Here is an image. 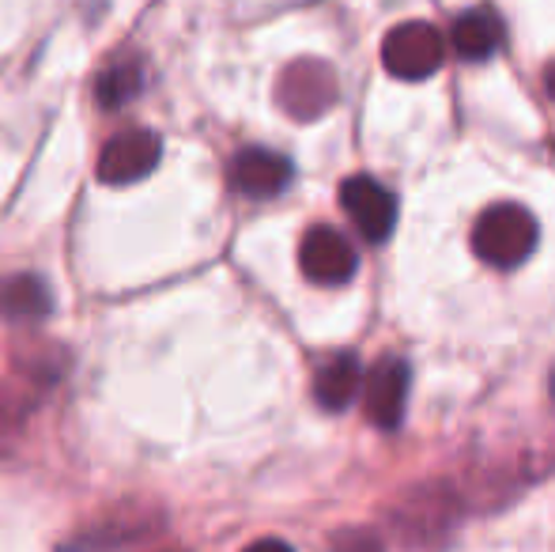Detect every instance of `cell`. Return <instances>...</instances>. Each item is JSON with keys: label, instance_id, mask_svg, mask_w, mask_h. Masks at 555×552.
Listing matches in <instances>:
<instances>
[{"label": "cell", "instance_id": "cell-1", "mask_svg": "<svg viewBox=\"0 0 555 552\" xmlns=\"http://www.w3.org/2000/svg\"><path fill=\"white\" fill-rule=\"evenodd\" d=\"M537 243H541V228H537L533 213L514 205V201H499V205L483 208L473 228L476 258L491 269H503V273L526 266Z\"/></svg>", "mask_w": 555, "mask_h": 552}, {"label": "cell", "instance_id": "cell-2", "mask_svg": "<svg viewBox=\"0 0 555 552\" xmlns=\"http://www.w3.org/2000/svg\"><path fill=\"white\" fill-rule=\"evenodd\" d=\"M336 95H340V84H336L333 65L318 57H302L280 73L276 84V103L287 118L295 121H318L322 114L333 111Z\"/></svg>", "mask_w": 555, "mask_h": 552}, {"label": "cell", "instance_id": "cell-3", "mask_svg": "<svg viewBox=\"0 0 555 552\" xmlns=\"http://www.w3.org/2000/svg\"><path fill=\"white\" fill-rule=\"evenodd\" d=\"M446 61V38L439 27L424 20H409L401 27H393L382 42V65L397 80H427L431 73H439Z\"/></svg>", "mask_w": 555, "mask_h": 552}, {"label": "cell", "instance_id": "cell-4", "mask_svg": "<svg viewBox=\"0 0 555 552\" xmlns=\"http://www.w3.org/2000/svg\"><path fill=\"white\" fill-rule=\"evenodd\" d=\"M340 205L366 243H386L397 228V197L371 175H351L340 185Z\"/></svg>", "mask_w": 555, "mask_h": 552}, {"label": "cell", "instance_id": "cell-5", "mask_svg": "<svg viewBox=\"0 0 555 552\" xmlns=\"http://www.w3.org/2000/svg\"><path fill=\"white\" fill-rule=\"evenodd\" d=\"M299 269L310 284L336 287V284H348V280L356 277L359 254L336 228L318 223V228H310L299 243Z\"/></svg>", "mask_w": 555, "mask_h": 552}, {"label": "cell", "instance_id": "cell-6", "mask_svg": "<svg viewBox=\"0 0 555 552\" xmlns=\"http://www.w3.org/2000/svg\"><path fill=\"white\" fill-rule=\"evenodd\" d=\"M159 155L163 140L152 129H125L106 140L103 155H99V178L106 185H132L159 167Z\"/></svg>", "mask_w": 555, "mask_h": 552}, {"label": "cell", "instance_id": "cell-7", "mask_svg": "<svg viewBox=\"0 0 555 552\" xmlns=\"http://www.w3.org/2000/svg\"><path fill=\"white\" fill-rule=\"evenodd\" d=\"M295 178V167L287 155L272 152V147H261V144H249L242 147L238 155L231 159V185L234 193L249 201H272L292 185Z\"/></svg>", "mask_w": 555, "mask_h": 552}, {"label": "cell", "instance_id": "cell-8", "mask_svg": "<svg viewBox=\"0 0 555 552\" xmlns=\"http://www.w3.org/2000/svg\"><path fill=\"white\" fill-rule=\"evenodd\" d=\"M409 386L412 371L401 356H386L371 368L366 378V420H371L378 432H397L404 420V406H409Z\"/></svg>", "mask_w": 555, "mask_h": 552}, {"label": "cell", "instance_id": "cell-9", "mask_svg": "<svg viewBox=\"0 0 555 552\" xmlns=\"http://www.w3.org/2000/svg\"><path fill=\"white\" fill-rule=\"evenodd\" d=\"M503 20H499L491 8H468L453 20V30H450V46L457 50L461 61H491L499 50H503Z\"/></svg>", "mask_w": 555, "mask_h": 552}, {"label": "cell", "instance_id": "cell-10", "mask_svg": "<svg viewBox=\"0 0 555 552\" xmlns=\"http://www.w3.org/2000/svg\"><path fill=\"white\" fill-rule=\"evenodd\" d=\"M53 310V295L42 277L20 273L0 280V318L12 325H35Z\"/></svg>", "mask_w": 555, "mask_h": 552}, {"label": "cell", "instance_id": "cell-11", "mask_svg": "<svg viewBox=\"0 0 555 552\" xmlns=\"http://www.w3.org/2000/svg\"><path fill=\"white\" fill-rule=\"evenodd\" d=\"M359 386H363V363L351 352H336L318 368L314 375V401L325 413H344L356 401Z\"/></svg>", "mask_w": 555, "mask_h": 552}, {"label": "cell", "instance_id": "cell-12", "mask_svg": "<svg viewBox=\"0 0 555 552\" xmlns=\"http://www.w3.org/2000/svg\"><path fill=\"white\" fill-rule=\"evenodd\" d=\"M450 518V500L442 492H409V500L397 503V530L416 541H435V530H446Z\"/></svg>", "mask_w": 555, "mask_h": 552}, {"label": "cell", "instance_id": "cell-13", "mask_svg": "<svg viewBox=\"0 0 555 552\" xmlns=\"http://www.w3.org/2000/svg\"><path fill=\"white\" fill-rule=\"evenodd\" d=\"M140 91H144V65H140L137 57L114 61L95 84V99L103 111H121V106L132 103Z\"/></svg>", "mask_w": 555, "mask_h": 552}, {"label": "cell", "instance_id": "cell-14", "mask_svg": "<svg viewBox=\"0 0 555 552\" xmlns=\"http://www.w3.org/2000/svg\"><path fill=\"white\" fill-rule=\"evenodd\" d=\"M20 427H23V401L15 398L12 386L0 383V442L15 439Z\"/></svg>", "mask_w": 555, "mask_h": 552}, {"label": "cell", "instance_id": "cell-15", "mask_svg": "<svg viewBox=\"0 0 555 552\" xmlns=\"http://www.w3.org/2000/svg\"><path fill=\"white\" fill-rule=\"evenodd\" d=\"M333 552H386L378 534L371 530H340L333 538Z\"/></svg>", "mask_w": 555, "mask_h": 552}, {"label": "cell", "instance_id": "cell-16", "mask_svg": "<svg viewBox=\"0 0 555 552\" xmlns=\"http://www.w3.org/2000/svg\"><path fill=\"white\" fill-rule=\"evenodd\" d=\"M246 552H295L287 541H280V538H261V541H254Z\"/></svg>", "mask_w": 555, "mask_h": 552}, {"label": "cell", "instance_id": "cell-17", "mask_svg": "<svg viewBox=\"0 0 555 552\" xmlns=\"http://www.w3.org/2000/svg\"><path fill=\"white\" fill-rule=\"evenodd\" d=\"M544 88H548V95L555 99V61L548 65V73H544Z\"/></svg>", "mask_w": 555, "mask_h": 552}, {"label": "cell", "instance_id": "cell-18", "mask_svg": "<svg viewBox=\"0 0 555 552\" xmlns=\"http://www.w3.org/2000/svg\"><path fill=\"white\" fill-rule=\"evenodd\" d=\"M548 390H552V401H555V371H552V383H548Z\"/></svg>", "mask_w": 555, "mask_h": 552}]
</instances>
